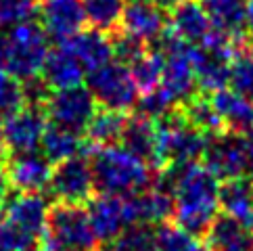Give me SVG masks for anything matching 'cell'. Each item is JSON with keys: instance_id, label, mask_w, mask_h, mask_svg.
Instances as JSON below:
<instances>
[{"instance_id": "6da1fadb", "label": "cell", "mask_w": 253, "mask_h": 251, "mask_svg": "<svg viewBox=\"0 0 253 251\" xmlns=\"http://www.w3.org/2000/svg\"><path fill=\"white\" fill-rule=\"evenodd\" d=\"M153 186L174 195V224L195 237H205L220 209V180L203 164L155 169Z\"/></svg>"}, {"instance_id": "7a4b0ae2", "label": "cell", "mask_w": 253, "mask_h": 251, "mask_svg": "<svg viewBox=\"0 0 253 251\" xmlns=\"http://www.w3.org/2000/svg\"><path fill=\"white\" fill-rule=\"evenodd\" d=\"M94 191L105 195H132L153 186L155 169L124 147H96L90 155Z\"/></svg>"}, {"instance_id": "3957f363", "label": "cell", "mask_w": 253, "mask_h": 251, "mask_svg": "<svg viewBox=\"0 0 253 251\" xmlns=\"http://www.w3.org/2000/svg\"><path fill=\"white\" fill-rule=\"evenodd\" d=\"M50 38L44 32L40 21H23L13 25L8 34L2 36V69L17 80L40 76L48 50Z\"/></svg>"}, {"instance_id": "277c9868", "label": "cell", "mask_w": 253, "mask_h": 251, "mask_svg": "<svg viewBox=\"0 0 253 251\" xmlns=\"http://www.w3.org/2000/svg\"><path fill=\"white\" fill-rule=\"evenodd\" d=\"M96 245L98 241L84 205L61 201L50 205L40 251H94Z\"/></svg>"}, {"instance_id": "5b68a950", "label": "cell", "mask_w": 253, "mask_h": 251, "mask_svg": "<svg viewBox=\"0 0 253 251\" xmlns=\"http://www.w3.org/2000/svg\"><path fill=\"white\" fill-rule=\"evenodd\" d=\"M157 124V161L155 169L168 166H184L201 159L207 142L211 136H207L201 130L186 122V118L176 107L174 111L164 115Z\"/></svg>"}, {"instance_id": "8992f818", "label": "cell", "mask_w": 253, "mask_h": 251, "mask_svg": "<svg viewBox=\"0 0 253 251\" xmlns=\"http://www.w3.org/2000/svg\"><path fill=\"white\" fill-rule=\"evenodd\" d=\"M86 86L92 92L94 101L105 109L128 113L138 103V88L134 84L130 69L120 61H111L88 74Z\"/></svg>"}, {"instance_id": "52a82bcc", "label": "cell", "mask_w": 253, "mask_h": 251, "mask_svg": "<svg viewBox=\"0 0 253 251\" xmlns=\"http://www.w3.org/2000/svg\"><path fill=\"white\" fill-rule=\"evenodd\" d=\"M42 107L50 124L61 126L69 132L84 134L98 109V103L88 90V86L82 84L63 88V90H50Z\"/></svg>"}, {"instance_id": "ba28073f", "label": "cell", "mask_w": 253, "mask_h": 251, "mask_svg": "<svg viewBox=\"0 0 253 251\" xmlns=\"http://www.w3.org/2000/svg\"><path fill=\"white\" fill-rule=\"evenodd\" d=\"M52 201L84 205L94 197V178L88 157H71L52 166L50 182L46 186Z\"/></svg>"}, {"instance_id": "9c48e42d", "label": "cell", "mask_w": 253, "mask_h": 251, "mask_svg": "<svg viewBox=\"0 0 253 251\" xmlns=\"http://www.w3.org/2000/svg\"><path fill=\"white\" fill-rule=\"evenodd\" d=\"M249 140L245 134L224 132L218 136H211L203 153L205 167L218 178V180H228V178L245 176L247 167V149Z\"/></svg>"}, {"instance_id": "30bf717a", "label": "cell", "mask_w": 253, "mask_h": 251, "mask_svg": "<svg viewBox=\"0 0 253 251\" xmlns=\"http://www.w3.org/2000/svg\"><path fill=\"white\" fill-rule=\"evenodd\" d=\"M48 118L40 105H23L19 111L4 118L2 130L11 155L32 153L40 147L42 134L46 130Z\"/></svg>"}, {"instance_id": "8fae6325", "label": "cell", "mask_w": 253, "mask_h": 251, "mask_svg": "<svg viewBox=\"0 0 253 251\" xmlns=\"http://www.w3.org/2000/svg\"><path fill=\"white\" fill-rule=\"evenodd\" d=\"M40 23L48 38L61 44L86 28L84 6L80 0H42Z\"/></svg>"}, {"instance_id": "7c38bea8", "label": "cell", "mask_w": 253, "mask_h": 251, "mask_svg": "<svg viewBox=\"0 0 253 251\" xmlns=\"http://www.w3.org/2000/svg\"><path fill=\"white\" fill-rule=\"evenodd\" d=\"M6 178L17 193H40L48 186L52 164L38 151L8 155L4 164Z\"/></svg>"}, {"instance_id": "4fadbf2b", "label": "cell", "mask_w": 253, "mask_h": 251, "mask_svg": "<svg viewBox=\"0 0 253 251\" xmlns=\"http://www.w3.org/2000/svg\"><path fill=\"white\" fill-rule=\"evenodd\" d=\"M88 218L98 243L103 245L115 243L126 230V226H128L124 213V197L105 195V193L94 195L88 201Z\"/></svg>"}, {"instance_id": "5bb4252c", "label": "cell", "mask_w": 253, "mask_h": 251, "mask_svg": "<svg viewBox=\"0 0 253 251\" xmlns=\"http://www.w3.org/2000/svg\"><path fill=\"white\" fill-rule=\"evenodd\" d=\"M48 208L42 193H13V197L4 205V220L13 222L28 235L42 241L46 230Z\"/></svg>"}, {"instance_id": "9a60e30c", "label": "cell", "mask_w": 253, "mask_h": 251, "mask_svg": "<svg viewBox=\"0 0 253 251\" xmlns=\"http://www.w3.org/2000/svg\"><path fill=\"white\" fill-rule=\"evenodd\" d=\"M86 69L76 59L65 44H57L48 50L44 65L40 69V78L50 90H63V88H74L84 84Z\"/></svg>"}, {"instance_id": "2e32d148", "label": "cell", "mask_w": 253, "mask_h": 251, "mask_svg": "<svg viewBox=\"0 0 253 251\" xmlns=\"http://www.w3.org/2000/svg\"><path fill=\"white\" fill-rule=\"evenodd\" d=\"M169 28L191 46H203L213 32V23L199 0H182L171 8Z\"/></svg>"}, {"instance_id": "e0dca14e", "label": "cell", "mask_w": 253, "mask_h": 251, "mask_svg": "<svg viewBox=\"0 0 253 251\" xmlns=\"http://www.w3.org/2000/svg\"><path fill=\"white\" fill-rule=\"evenodd\" d=\"M215 30L230 36L237 46L251 44L247 30V0H199Z\"/></svg>"}, {"instance_id": "ac0fdd59", "label": "cell", "mask_w": 253, "mask_h": 251, "mask_svg": "<svg viewBox=\"0 0 253 251\" xmlns=\"http://www.w3.org/2000/svg\"><path fill=\"white\" fill-rule=\"evenodd\" d=\"M168 23H169V19H168L164 8L153 4L151 0H142V2L126 4L120 30L136 36V38H140L142 42H147L151 46V44L164 34Z\"/></svg>"}, {"instance_id": "d6986e66", "label": "cell", "mask_w": 253, "mask_h": 251, "mask_svg": "<svg viewBox=\"0 0 253 251\" xmlns=\"http://www.w3.org/2000/svg\"><path fill=\"white\" fill-rule=\"evenodd\" d=\"M65 46L74 52L76 59L82 63V67L86 69V74L101 69L103 65L113 61V44H111V36L105 34L101 30L94 28H84L80 34H76L74 38H69L65 42Z\"/></svg>"}, {"instance_id": "ffe728a7", "label": "cell", "mask_w": 253, "mask_h": 251, "mask_svg": "<svg viewBox=\"0 0 253 251\" xmlns=\"http://www.w3.org/2000/svg\"><path fill=\"white\" fill-rule=\"evenodd\" d=\"M122 147L128 149L130 153L140 157L142 161L155 169L157 161V124L144 118L140 113L128 115L126 120V128L122 134Z\"/></svg>"}, {"instance_id": "44dd1931", "label": "cell", "mask_w": 253, "mask_h": 251, "mask_svg": "<svg viewBox=\"0 0 253 251\" xmlns=\"http://www.w3.org/2000/svg\"><path fill=\"white\" fill-rule=\"evenodd\" d=\"M220 209L253 230V182L245 176L228 178L220 184Z\"/></svg>"}, {"instance_id": "7402d4cb", "label": "cell", "mask_w": 253, "mask_h": 251, "mask_svg": "<svg viewBox=\"0 0 253 251\" xmlns=\"http://www.w3.org/2000/svg\"><path fill=\"white\" fill-rule=\"evenodd\" d=\"M40 149H42V155L55 166V164H61V161H65V159L84 155V151H86V155H90L94 145L88 140L84 142L82 134L69 132L65 128H61V126H55V124L48 122L46 130L42 134Z\"/></svg>"}, {"instance_id": "603a6c76", "label": "cell", "mask_w": 253, "mask_h": 251, "mask_svg": "<svg viewBox=\"0 0 253 251\" xmlns=\"http://www.w3.org/2000/svg\"><path fill=\"white\" fill-rule=\"evenodd\" d=\"M205 243L210 251H253V230L222 213L211 222Z\"/></svg>"}, {"instance_id": "cb8c5ba5", "label": "cell", "mask_w": 253, "mask_h": 251, "mask_svg": "<svg viewBox=\"0 0 253 251\" xmlns=\"http://www.w3.org/2000/svg\"><path fill=\"white\" fill-rule=\"evenodd\" d=\"M210 96L215 111L220 113L226 130L247 136L253 128V103L245 101L237 92H232L230 88H222L218 92H211Z\"/></svg>"}, {"instance_id": "d4e9b609", "label": "cell", "mask_w": 253, "mask_h": 251, "mask_svg": "<svg viewBox=\"0 0 253 251\" xmlns=\"http://www.w3.org/2000/svg\"><path fill=\"white\" fill-rule=\"evenodd\" d=\"M180 111L186 118V122L195 126L197 130H201L207 136H218V134L228 132L220 118V113L215 111L211 103V96L207 92L199 90L193 98H188L184 105H180Z\"/></svg>"}, {"instance_id": "484cf974", "label": "cell", "mask_w": 253, "mask_h": 251, "mask_svg": "<svg viewBox=\"0 0 253 251\" xmlns=\"http://www.w3.org/2000/svg\"><path fill=\"white\" fill-rule=\"evenodd\" d=\"M126 120H128V113L105 109V107L96 109L92 122L86 128L88 142H92L94 147H109L120 142L126 128Z\"/></svg>"}, {"instance_id": "4316f807", "label": "cell", "mask_w": 253, "mask_h": 251, "mask_svg": "<svg viewBox=\"0 0 253 251\" xmlns=\"http://www.w3.org/2000/svg\"><path fill=\"white\" fill-rule=\"evenodd\" d=\"M80 2L84 6L86 21L94 30H101L105 34L120 30L126 0H80Z\"/></svg>"}, {"instance_id": "83f0119b", "label": "cell", "mask_w": 253, "mask_h": 251, "mask_svg": "<svg viewBox=\"0 0 253 251\" xmlns=\"http://www.w3.org/2000/svg\"><path fill=\"white\" fill-rule=\"evenodd\" d=\"M128 69L132 74L134 84L138 88V92L147 94L151 90H155V88H159V84H161V76H164V57L149 46V50L144 52L142 57H138L132 65H128Z\"/></svg>"}, {"instance_id": "f1b7e54d", "label": "cell", "mask_w": 253, "mask_h": 251, "mask_svg": "<svg viewBox=\"0 0 253 251\" xmlns=\"http://www.w3.org/2000/svg\"><path fill=\"white\" fill-rule=\"evenodd\" d=\"M228 86L232 92H237L245 101L253 103V46L251 44L241 48L232 57Z\"/></svg>"}, {"instance_id": "f546056e", "label": "cell", "mask_w": 253, "mask_h": 251, "mask_svg": "<svg viewBox=\"0 0 253 251\" xmlns=\"http://www.w3.org/2000/svg\"><path fill=\"white\" fill-rule=\"evenodd\" d=\"M155 239L159 251H210L207 243L171 222L159 224L155 230Z\"/></svg>"}, {"instance_id": "4dcf8cb0", "label": "cell", "mask_w": 253, "mask_h": 251, "mask_svg": "<svg viewBox=\"0 0 253 251\" xmlns=\"http://www.w3.org/2000/svg\"><path fill=\"white\" fill-rule=\"evenodd\" d=\"M25 105L23 82L0 69V118H8Z\"/></svg>"}, {"instance_id": "1f68e13d", "label": "cell", "mask_w": 253, "mask_h": 251, "mask_svg": "<svg viewBox=\"0 0 253 251\" xmlns=\"http://www.w3.org/2000/svg\"><path fill=\"white\" fill-rule=\"evenodd\" d=\"M176 103H174V98H171L164 88H155V90H151L147 94H142L138 98V103H136V113L144 115V118H149L153 122H157L161 120L164 115H168L169 111H174L176 109Z\"/></svg>"}, {"instance_id": "d6a6232c", "label": "cell", "mask_w": 253, "mask_h": 251, "mask_svg": "<svg viewBox=\"0 0 253 251\" xmlns=\"http://www.w3.org/2000/svg\"><path fill=\"white\" fill-rule=\"evenodd\" d=\"M0 251H40V241L8 220H0Z\"/></svg>"}, {"instance_id": "836d02e7", "label": "cell", "mask_w": 253, "mask_h": 251, "mask_svg": "<svg viewBox=\"0 0 253 251\" xmlns=\"http://www.w3.org/2000/svg\"><path fill=\"white\" fill-rule=\"evenodd\" d=\"M40 11V0H0V25L13 28L17 23L32 21Z\"/></svg>"}, {"instance_id": "e575fe53", "label": "cell", "mask_w": 253, "mask_h": 251, "mask_svg": "<svg viewBox=\"0 0 253 251\" xmlns=\"http://www.w3.org/2000/svg\"><path fill=\"white\" fill-rule=\"evenodd\" d=\"M8 147H6V140H4V130H2V124H0V167H2L6 164L8 159Z\"/></svg>"}, {"instance_id": "d590c367", "label": "cell", "mask_w": 253, "mask_h": 251, "mask_svg": "<svg viewBox=\"0 0 253 251\" xmlns=\"http://www.w3.org/2000/svg\"><path fill=\"white\" fill-rule=\"evenodd\" d=\"M247 178L253 182V140H249V149H247V167H245Z\"/></svg>"}, {"instance_id": "8d00e7d4", "label": "cell", "mask_w": 253, "mask_h": 251, "mask_svg": "<svg viewBox=\"0 0 253 251\" xmlns=\"http://www.w3.org/2000/svg\"><path fill=\"white\" fill-rule=\"evenodd\" d=\"M153 4H157L159 8H164V11H171L174 6H178L182 0H151Z\"/></svg>"}, {"instance_id": "74e56055", "label": "cell", "mask_w": 253, "mask_h": 251, "mask_svg": "<svg viewBox=\"0 0 253 251\" xmlns=\"http://www.w3.org/2000/svg\"><path fill=\"white\" fill-rule=\"evenodd\" d=\"M247 30L249 38H253V0H247Z\"/></svg>"}, {"instance_id": "f35d334b", "label": "cell", "mask_w": 253, "mask_h": 251, "mask_svg": "<svg viewBox=\"0 0 253 251\" xmlns=\"http://www.w3.org/2000/svg\"><path fill=\"white\" fill-rule=\"evenodd\" d=\"M94 251H122L117 245H107V247H103V249H94Z\"/></svg>"}, {"instance_id": "ab89813d", "label": "cell", "mask_w": 253, "mask_h": 251, "mask_svg": "<svg viewBox=\"0 0 253 251\" xmlns=\"http://www.w3.org/2000/svg\"><path fill=\"white\" fill-rule=\"evenodd\" d=\"M140 251H159V247H157V241L153 245H149V247H144V249H140Z\"/></svg>"}, {"instance_id": "60d3db41", "label": "cell", "mask_w": 253, "mask_h": 251, "mask_svg": "<svg viewBox=\"0 0 253 251\" xmlns=\"http://www.w3.org/2000/svg\"><path fill=\"white\" fill-rule=\"evenodd\" d=\"M0 69H2V36H0Z\"/></svg>"}, {"instance_id": "b9f144b4", "label": "cell", "mask_w": 253, "mask_h": 251, "mask_svg": "<svg viewBox=\"0 0 253 251\" xmlns=\"http://www.w3.org/2000/svg\"><path fill=\"white\" fill-rule=\"evenodd\" d=\"M249 134H251V140H253V128H251V132H249Z\"/></svg>"}, {"instance_id": "7bdbcfd3", "label": "cell", "mask_w": 253, "mask_h": 251, "mask_svg": "<svg viewBox=\"0 0 253 251\" xmlns=\"http://www.w3.org/2000/svg\"><path fill=\"white\" fill-rule=\"evenodd\" d=\"M251 46H253V38H251Z\"/></svg>"}]
</instances>
